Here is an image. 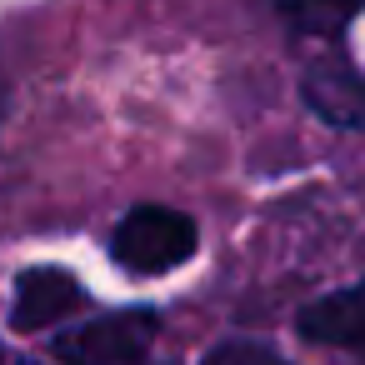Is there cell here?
Returning <instances> with one entry per match:
<instances>
[{
    "label": "cell",
    "mask_w": 365,
    "mask_h": 365,
    "mask_svg": "<svg viewBox=\"0 0 365 365\" xmlns=\"http://www.w3.org/2000/svg\"><path fill=\"white\" fill-rule=\"evenodd\" d=\"M200 245V230L185 210L175 205H135L130 215H120L115 235H110V255L120 270L130 275H165L180 270Z\"/></svg>",
    "instance_id": "obj_1"
},
{
    "label": "cell",
    "mask_w": 365,
    "mask_h": 365,
    "mask_svg": "<svg viewBox=\"0 0 365 365\" xmlns=\"http://www.w3.org/2000/svg\"><path fill=\"white\" fill-rule=\"evenodd\" d=\"M155 340V315L150 310H120L101 315L81 330H66L56 340L61 365H140Z\"/></svg>",
    "instance_id": "obj_2"
},
{
    "label": "cell",
    "mask_w": 365,
    "mask_h": 365,
    "mask_svg": "<svg viewBox=\"0 0 365 365\" xmlns=\"http://www.w3.org/2000/svg\"><path fill=\"white\" fill-rule=\"evenodd\" d=\"M86 305V290L71 270L61 265H31L16 275V300H11V330L21 335H41L56 330L61 320H71Z\"/></svg>",
    "instance_id": "obj_3"
},
{
    "label": "cell",
    "mask_w": 365,
    "mask_h": 365,
    "mask_svg": "<svg viewBox=\"0 0 365 365\" xmlns=\"http://www.w3.org/2000/svg\"><path fill=\"white\" fill-rule=\"evenodd\" d=\"M295 330H300L310 345L345 350V355H360V360H365V280L310 300V305L295 315Z\"/></svg>",
    "instance_id": "obj_4"
},
{
    "label": "cell",
    "mask_w": 365,
    "mask_h": 365,
    "mask_svg": "<svg viewBox=\"0 0 365 365\" xmlns=\"http://www.w3.org/2000/svg\"><path fill=\"white\" fill-rule=\"evenodd\" d=\"M305 101L315 106L320 120L330 125H365V81L350 71V66H320L310 81H305Z\"/></svg>",
    "instance_id": "obj_5"
},
{
    "label": "cell",
    "mask_w": 365,
    "mask_h": 365,
    "mask_svg": "<svg viewBox=\"0 0 365 365\" xmlns=\"http://www.w3.org/2000/svg\"><path fill=\"white\" fill-rule=\"evenodd\" d=\"M200 365H295V360H285L280 350H270L260 340H220L200 355Z\"/></svg>",
    "instance_id": "obj_6"
}]
</instances>
